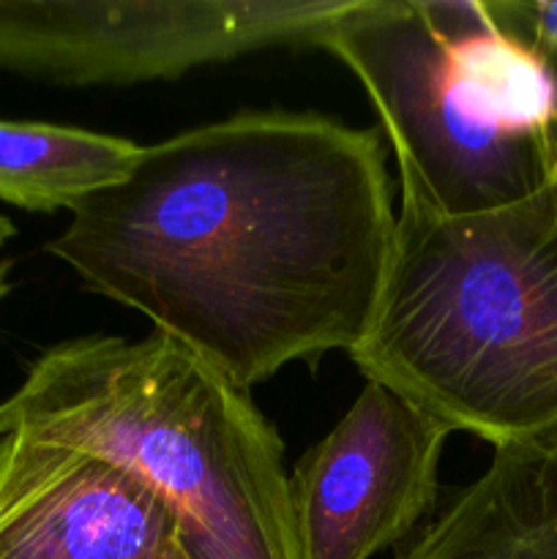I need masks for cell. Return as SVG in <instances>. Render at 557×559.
<instances>
[{"label":"cell","mask_w":557,"mask_h":559,"mask_svg":"<svg viewBox=\"0 0 557 559\" xmlns=\"http://www.w3.org/2000/svg\"><path fill=\"white\" fill-rule=\"evenodd\" d=\"M451 435L402 393L366 380L289 475L298 559H369L407 538L435 508Z\"/></svg>","instance_id":"obj_6"},{"label":"cell","mask_w":557,"mask_h":559,"mask_svg":"<svg viewBox=\"0 0 557 559\" xmlns=\"http://www.w3.org/2000/svg\"><path fill=\"white\" fill-rule=\"evenodd\" d=\"M355 0H0V66L66 85L173 80L311 41Z\"/></svg>","instance_id":"obj_5"},{"label":"cell","mask_w":557,"mask_h":559,"mask_svg":"<svg viewBox=\"0 0 557 559\" xmlns=\"http://www.w3.org/2000/svg\"><path fill=\"white\" fill-rule=\"evenodd\" d=\"M393 233L377 131L244 112L142 147L47 251L246 393L364 342Z\"/></svg>","instance_id":"obj_1"},{"label":"cell","mask_w":557,"mask_h":559,"mask_svg":"<svg viewBox=\"0 0 557 559\" xmlns=\"http://www.w3.org/2000/svg\"><path fill=\"white\" fill-rule=\"evenodd\" d=\"M396 559H557V426L495 448Z\"/></svg>","instance_id":"obj_8"},{"label":"cell","mask_w":557,"mask_h":559,"mask_svg":"<svg viewBox=\"0 0 557 559\" xmlns=\"http://www.w3.org/2000/svg\"><path fill=\"white\" fill-rule=\"evenodd\" d=\"M315 44L369 93L404 200L462 218L557 178L555 74L484 0H355Z\"/></svg>","instance_id":"obj_4"},{"label":"cell","mask_w":557,"mask_h":559,"mask_svg":"<svg viewBox=\"0 0 557 559\" xmlns=\"http://www.w3.org/2000/svg\"><path fill=\"white\" fill-rule=\"evenodd\" d=\"M142 147L71 126L0 120V202L22 211H71L120 183Z\"/></svg>","instance_id":"obj_9"},{"label":"cell","mask_w":557,"mask_h":559,"mask_svg":"<svg viewBox=\"0 0 557 559\" xmlns=\"http://www.w3.org/2000/svg\"><path fill=\"white\" fill-rule=\"evenodd\" d=\"M96 453L175 516L189 559H298L284 448L244 391L169 338L47 349L0 404V437Z\"/></svg>","instance_id":"obj_3"},{"label":"cell","mask_w":557,"mask_h":559,"mask_svg":"<svg viewBox=\"0 0 557 559\" xmlns=\"http://www.w3.org/2000/svg\"><path fill=\"white\" fill-rule=\"evenodd\" d=\"M175 540V516L131 469L0 437V559H156Z\"/></svg>","instance_id":"obj_7"},{"label":"cell","mask_w":557,"mask_h":559,"mask_svg":"<svg viewBox=\"0 0 557 559\" xmlns=\"http://www.w3.org/2000/svg\"><path fill=\"white\" fill-rule=\"evenodd\" d=\"M3 289H5V284H3V267H0V295H3Z\"/></svg>","instance_id":"obj_12"},{"label":"cell","mask_w":557,"mask_h":559,"mask_svg":"<svg viewBox=\"0 0 557 559\" xmlns=\"http://www.w3.org/2000/svg\"><path fill=\"white\" fill-rule=\"evenodd\" d=\"M497 31L538 55L557 80V0H484Z\"/></svg>","instance_id":"obj_10"},{"label":"cell","mask_w":557,"mask_h":559,"mask_svg":"<svg viewBox=\"0 0 557 559\" xmlns=\"http://www.w3.org/2000/svg\"><path fill=\"white\" fill-rule=\"evenodd\" d=\"M156 559H189V557H186V551L180 549V544H178V540H175V544L169 546L167 551H162V555H158Z\"/></svg>","instance_id":"obj_11"},{"label":"cell","mask_w":557,"mask_h":559,"mask_svg":"<svg viewBox=\"0 0 557 559\" xmlns=\"http://www.w3.org/2000/svg\"><path fill=\"white\" fill-rule=\"evenodd\" d=\"M353 360L500 448L557 426V178L446 218L404 200L375 320Z\"/></svg>","instance_id":"obj_2"}]
</instances>
